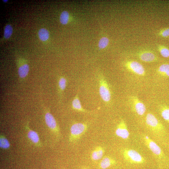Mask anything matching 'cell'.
Segmentation results:
<instances>
[{
  "label": "cell",
  "mask_w": 169,
  "mask_h": 169,
  "mask_svg": "<svg viewBox=\"0 0 169 169\" xmlns=\"http://www.w3.org/2000/svg\"></svg>",
  "instance_id": "4316f807"
},
{
  "label": "cell",
  "mask_w": 169,
  "mask_h": 169,
  "mask_svg": "<svg viewBox=\"0 0 169 169\" xmlns=\"http://www.w3.org/2000/svg\"><path fill=\"white\" fill-rule=\"evenodd\" d=\"M145 122L147 129L155 137L161 138L165 136L166 131L165 126L153 114L147 113Z\"/></svg>",
  "instance_id": "6da1fadb"
},
{
  "label": "cell",
  "mask_w": 169,
  "mask_h": 169,
  "mask_svg": "<svg viewBox=\"0 0 169 169\" xmlns=\"http://www.w3.org/2000/svg\"><path fill=\"white\" fill-rule=\"evenodd\" d=\"M131 105L133 110L138 115L142 116L146 111V107L144 104L136 96L131 98Z\"/></svg>",
  "instance_id": "52a82bcc"
},
{
  "label": "cell",
  "mask_w": 169,
  "mask_h": 169,
  "mask_svg": "<svg viewBox=\"0 0 169 169\" xmlns=\"http://www.w3.org/2000/svg\"><path fill=\"white\" fill-rule=\"evenodd\" d=\"M10 146V144L8 140L5 137L1 136L0 138V147L1 148L6 149Z\"/></svg>",
  "instance_id": "44dd1931"
},
{
  "label": "cell",
  "mask_w": 169,
  "mask_h": 169,
  "mask_svg": "<svg viewBox=\"0 0 169 169\" xmlns=\"http://www.w3.org/2000/svg\"><path fill=\"white\" fill-rule=\"evenodd\" d=\"M109 39L106 37H104L100 39L99 42V46L100 48L103 49L108 44Z\"/></svg>",
  "instance_id": "cb8c5ba5"
},
{
  "label": "cell",
  "mask_w": 169,
  "mask_h": 169,
  "mask_svg": "<svg viewBox=\"0 0 169 169\" xmlns=\"http://www.w3.org/2000/svg\"><path fill=\"white\" fill-rule=\"evenodd\" d=\"M28 138L33 143L36 144L39 141V137L37 133L34 131L30 130L28 132Z\"/></svg>",
  "instance_id": "ac0fdd59"
},
{
  "label": "cell",
  "mask_w": 169,
  "mask_h": 169,
  "mask_svg": "<svg viewBox=\"0 0 169 169\" xmlns=\"http://www.w3.org/2000/svg\"><path fill=\"white\" fill-rule=\"evenodd\" d=\"M99 93L102 100L105 102L108 103L111 100V93L110 89L106 80L103 77L100 80Z\"/></svg>",
  "instance_id": "5b68a950"
},
{
  "label": "cell",
  "mask_w": 169,
  "mask_h": 169,
  "mask_svg": "<svg viewBox=\"0 0 169 169\" xmlns=\"http://www.w3.org/2000/svg\"><path fill=\"white\" fill-rule=\"evenodd\" d=\"M116 135L124 139H128L130 133L125 121L121 119L115 131Z\"/></svg>",
  "instance_id": "ba28073f"
},
{
  "label": "cell",
  "mask_w": 169,
  "mask_h": 169,
  "mask_svg": "<svg viewBox=\"0 0 169 169\" xmlns=\"http://www.w3.org/2000/svg\"><path fill=\"white\" fill-rule=\"evenodd\" d=\"M138 57L142 61L151 62L157 60L156 56L153 53L149 51H144L139 53Z\"/></svg>",
  "instance_id": "30bf717a"
},
{
  "label": "cell",
  "mask_w": 169,
  "mask_h": 169,
  "mask_svg": "<svg viewBox=\"0 0 169 169\" xmlns=\"http://www.w3.org/2000/svg\"><path fill=\"white\" fill-rule=\"evenodd\" d=\"M125 66L129 71L137 75L144 76L145 74V71L143 66L137 61H128L125 64Z\"/></svg>",
  "instance_id": "8992f818"
},
{
  "label": "cell",
  "mask_w": 169,
  "mask_h": 169,
  "mask_svg": "<svg viewBox=\"0 0 169 169\" xmlns=\"http://www.w3.org/2000/svg\"><path fill=\"white\" fill-rule=\"evenodd\" d=\"M72 106L74 109L77 111L82 112H87V111L82 107L77 94L76 95L72 101Z\"/></svg>",
  "instance_id": "9a60e30c"
},
{
  "label": "cell",
  "mask_w": 169,
  "mask_h": 169,
  "mask_svg": "<svg viewBox=\"0 0 169 169\" xmlns=\"http://www.w3.org/2000/svg\"><path fill=\"white\" fill-rule=\"evenodd\" d=\"M156 72L161 76L169 77V64H161L157 69Z\"/></svg>",
  "instance_id": "7c38bea8"
},
{
  "label": "cell",
  "mask_w": 169,
  "mask_h": 169,
  "mask_svg": "<svg viewBox=\"0 0 169 169\" xmlns=\"http://www.w3.org/2000/svg\"><path fill=\"white\" fill-rule=\"evenodd\" d=\"M45 120L47 126L54 131L57 132L58 128L55 119L53 115L49 112L46 113L45 115Z\"/></svg>",
  "instance_id": "9c48e42d"
},
{
  "label": "cell",
  "mask_w": 169,
  "mask_h": 169,
  "mask_svg": "<svg viewBox=\"0 0 169 169\" xmlns=\"http://www.w3.org/2000/svg\"><path fill=\"white\" fill-rule=\"evenodd\" d=\"M29 71V66L28 64H25L19 67L18 73L19 77L21 79L25 78Z\"/></svg>",
  "instance_id": "5bb4252c"
},
{
  "label": "cell",
  "mask_w": 169,
  "mask_h": 169,
  "mask_svg": "<svg viewBox=\"0 0 169 169\" xmlns=\"http://www.w3.org/2000/svg\"><path fill=\"white\" fill-rule=\"evenodd\" d=\"M69 19V14L67 11H64L61 13L60 17V21L63 24H67Z\"/></svg>",
  "instance_id": "d6986e66"
},
{
  "label": "cell",
  "mask_w": 169,
  "mask_h": 169,
  "mask_svg": "<svg viewBox=\"0 0 169 169\" xmlns=\"http://www.w3.org/2000/svg\"><path fill=\"white\" fill-rule=\"evenodd\" d=\"M7 1H8V0H3V1L4 2H7Z\"/></svg>",
  "instance_id": "484cf974"
},
{
  "label": "cell",
  "mask_w": 169,
  "mask_h": 169,
  "mask_svg": "<svg viewBox=\"0 0 169 169\" xmlns=\"http://www.w3.org/2000/svg\"><path fill=\"white\" fill-rule=\"evenodd\" d=\"M124 158L127 162L132 164H141L145 162V159L136 151L125 148L123 151Z\"/></svg>",
  "instance_id": "7a4b0ae2"
},
{
  "label": "cell",
  "mask_w": 169,
  "mask_h": 169,
  "mask_svg": "<svg viewBox=\"0 0 169 169\" xmlns=\"http://www.w3.org/2000/svg\"><path fill=\"white\" fill-rule=\"evenodd\" d=\"M104 150L103 148L100 146L96 147L93 151L91 157L92 159L94 161L99 160L102 157Z\"/></svg>",
  "instance_id": "4fadbf2b"
},
{
  "label": "cell",
  "mask_w": 169,
  "mask_h": 169,
  "mask_svg": "<svg viewBox=\"0 0 169 169\" xmlns=\"http://www.w3.org/2000/svg\"><path fill=\"white\" fill-rule=\"evenodd\" d=\"M159 50L162 57L165 58L169 57V49L166 47L160 45L159 47Z\"/></svg>",
  "instance_id": "ffe728a7"
},
{
  "label": "cell",
  "mask_w": 169,
  "mask_h": 169,
  "mask_svg": "<svg viewBox=\"0 0 169 169\" xmlns=\"http://www.w3.org/2000/svg\"><path fill=\"white\" fill-rule=\"evenodd\" d=\"M142 139L145 145L156 156L160 159L165 157V155L160 147L149 136L143 135Z\"/></svg>",
  "instance_id": "3957f363"
},
{
  "label": "cell",
  "mask_w": 169,
  "mask_h": 169,
  "mask_svg": "<svg viewBox=\"0 0 169 169\" xmlns=\"http://www.w3.org/2000/svg\"><path fill=\"white\" fill-rule=\"evenodd\" d=\"M87 128V125L84 123H78L73 124L70 128V141H73L79 139L86 131Z\"/></svg>",
  "instance_id": "277c9868"
},
{
  "label": "cell",
  "mask_w": 169,
  "mask_h": 169,
  "mask_svg": "<svg viewBox=\"0 0 169 169\" xmlns=\"http://www.w3.org/2000/svg\"><path fill=\"white\" fill-rule=\"evenodd\" d=\"M67 84L66 79L64 77H61L59 79L58 86L61 91H63L65 89Z\"/></svg>",
  "instance_id": "603a6c76"
},
{
  "label": "cell",
  "mask_w": 169,
  "mask_h": 169,
  "mask_svg": "<svg viewBox=\"0 0 169 169\" xmlns=\"http://www.w3.org/2000/svg\"><path fill=\"white\" fill-rule=\"evenodd\" d=\"M13 32V28L10 24L7 25L4 30V36L6 38H8L11 36Z\"/></svg>",
  "instance_id": "7402d4cb"
},
{
  "label": "cell",
  "mask_w": 169,
  "mask_h": 169,
  "mask_svg": "<svg viewBox=\"0 0 169 169\" xmlns=\"http://www.w3.org/2000/svg\"><path fill=\"white\" fill-rule=\"evenodd\" d=\"M115 161L109 157L103 158L100 164V166L102 169H106L116 163Z\"/></svg>",
  "instance_id": "8fae6325"
},
{
  "label": "cell",
  "mask_w": 169,
  "mask_h": 169,
  "mask_svg": "<svg viewBox=\"0 0 169 169\" xmlns=\"http://www.w3.org/2000/svg\"><path fill=\"white\" fill-rule=\"evenodd\" d=\"M159 34L161 36L164 38L169 37V28L162 29L160 31Z\"/></svg>",
  "instance_id": "d4e9b609"
},
{
  "label": "cell",
  "mask_w": 169,
  "mask_h": 169,
  "mask_svg": "<svg viewBox=\"0 0 169 169\" xmlns=\"http://www.w3.org/2000/svg\"><path fill=\"white\" fill-rule=\"evenodd\" d=\"M38 35L40 39L42 41L47 40L49 37V34L48 31L44 28H42L39 30Z\"/></svg>",
  "instance_id": "e0dca14e"
},
{
  "label": "cell",
  "mask_w": 169,
  "mask_h": 169,
  "mask_svg": "<svg viewBox=\"0 0 169 169\" xmlns=\"http://www.w3.org/2000/svg\"><path fill=\"white\" fill-rule=\"evenodd\" d=\"M160 112L162 118L169 124V107L166 105H162L160 108Z\"/></svg>",
  "instance_id": "2e32d148"
}]
</instances>
